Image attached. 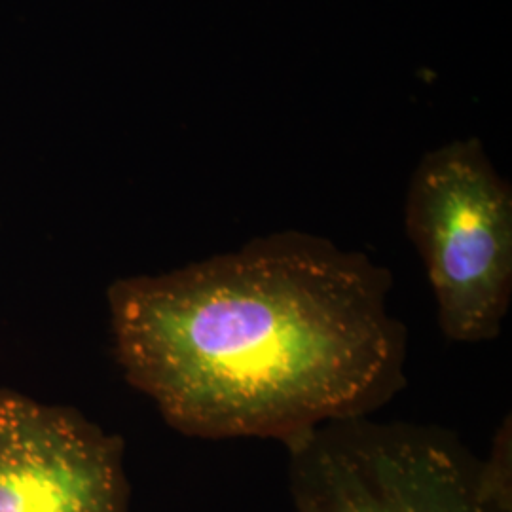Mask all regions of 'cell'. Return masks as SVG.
<instances>
[{
	"label": "cell",
	"instance_id": "cell-1",
	"mask_svg": "<svg viewBox=\"0 0 512 512\" xmlns=\"http://www.w3.org/2000/svg\"><path fill=\"white\" fill-rule=\"evenodd\" d=\"M393 279L370 256L306 232L107 291L114 357L165 423L205 440L285 448L365 418L406 384L408 334Z\"/></svg>",
	"mask_w": 512,
	"mask_h": 512
},
{
	"label": "cell",
	"instance_id": "cell-2",
	"mask_svg": "<svg viewBox=\"0 0 512 512\" xmlns=\"http://www.w3.org/2000/svg\"><path fill=\"white\" fill-rule=\"evenodd\" d=\"M296 512H512V452L476 458L440 427L370 416L330 421L287 446Z\"/></svg>",
	"mask_w": 512,
	"mask_h": 512
},
{
	"label": "cell",
	"instance_id": "cell-3",
	"mask_svg": "<svg viewBox=\"0 0 512 512\" xmlns=\"http://www.w3.org/2000/svg\"><path fill=\"white\" fill-rule=\"evenodd\" d=\"M404 226L442 334L458 344L495 340L511 308L512 190L478 139L423 154L408 184Z\"/></svg>",
	"mask_w": 512,
	"mask_h": 512
},
{
	"label": "cell",
	"instance_id": "cell-4",
	"mask_svg": "<svg viewBox=\"0 0 512 512\" xmlns=\"http://www.w3.org/2000/svg\"><path fill=\"white\" fill-rule=\"evenodd\" d=\"M126 442L71 406L0 387V512H129Z\"/></svg>",
	"mask_w": 512,
	"mask_h": 512
}]
</instances>
